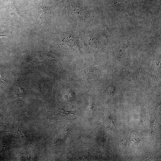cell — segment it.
Listing matches in <instances>:
<instances>
[{
  "label": "cell",
  "instance_id": "6da1fadb",
  "mask_svg": "<svg viewBox=\"0 0 161 161\" xmlns=\"http://www.w3.org/2000/svg\"><path fill=\"white\" fill-rule=\"evenodd\" d=\"M7 15L9 21L8 25L18 28L23 25L24 22V18L16 6L13 0L10 1Z\"/></svg>",
  "mask_w": 161,
  "mask_h": 161
},
{
  "label": "cell",
  "instance_id": "277c9868",
  "mask_svg": "<svg viewBox=\"0 0 161 161\" xmlns=\"http://www.w3.org/2000/svg\"><path fill=\"white\" fill-rule=\"evenodd\" d=\"M10 35L8 34V30L2 32H0V37H8Z\"/></svg>",
  "mask_w": 161,
  "mask_h": 161
},
{
  "label": "cell",
  "instance_id": "7a4b0ae2",
  "mask_svg": "<svg viewBox=\"0 0 161 161\" xmlns=\"http://www.w3.org/2000/svg\"><path fill=\"white\" fill-rule=\"evenodd\" d=\"M73 112L65 111L63 109H61L59 110L55 111L51 114L53 115H59L60 114L61 115H68L70 114H74Z\"/></svg>",
  "mask_w": 161,
  "mask_h": 161
},
{
  "label": "cell",
  "instance_id": "3957f363",
  "mask_svg": "<svg viewBox=\"0 0 161 161\" xmlns=\"http://www.w3.org/2000/svg\"><path fill=\"white\" fill-rule=\"evenodd\" d=\"M8 83V82L3 78L0 73V88L2 90L6 88L7 86Z\"/></svg>",
  "mask_w": 161,
  "mask_h": 161
}]
</instances>
